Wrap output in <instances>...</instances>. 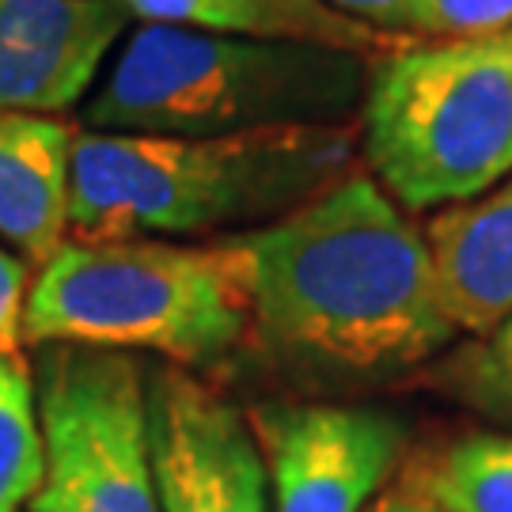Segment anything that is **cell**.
<instances>
[{"label":"cell","instance_id":"obj_1","mask_svg":"<svg viewBox=\"0 0 512 512\" xmlns=\"http://www.w3.org/2000/svg\"><path fill=\"white\" fill-rule=\"evenodd\" d=\"M258 334L304 365L391 372L456 338L421 232L368 175L224 239Z\"/></svg>","mask_w":512,"mask_h":512},{"label":"cell","instance_id":"obj_2","mask_svg":"<svg viewBox=\"0 0 512 512\" xmlns=\"http://www.w3.org/2000/svg\"><path fill=\"white\" fill-rule=\"evenodd\" d=\"M357 133L285 126L224 137L76 133L69 232L80 243L209 236L281 220L342 183Z\"/></svg>","mask_w":512,"mask_h":512},{"label":"cell","instance_id":"obj_3","mask_svg":"<svg viewBox=\"0 0 512 512\" xmlns=\"http://www.w3.org/2000/svg\"><path fill=\"white\" fill-rule=\"evenodd\" d=\"M372 61L289 38L141 23L84 107L99 133L224 137L285 126H349Z\"/></svg>","mask_w":512,"mask_h":512},{"label":"cell","instance_id":"obj_4","mask_svg":"<svg viewBox=\"0 0 512 512\" xmlns=\"http://www.w3.org/2000/svg\"><path fill=\"white\" fill-rule=\"evenodd\" d=\"M251 308L236 258L152 239L61 243L23 304V338L50 346L148 349L171 365H217L243 342Z\"/></svg>","mask_w":512,"mask_h":512},{"label":"cell","instance_id":"obj_5","mask_svg":"<svg viewBox=\"0 0 512 512\" xmlns=\"http://www.w3.org/2000/svg\"><path fill=\"white\" fill-rule=\"evenodd\" d=\"M365 160L410 209L471 202L512 171V69L486 38L372 61Z\"/></svg>","mask_w":512,"mask_h":512},{"label":"cell","instance_id":"obj_6","mask_svg":"<svg viewBox=\"0 0 512 512\" xmlns=\"http://www.w3.org/2000/svg\"><path fill=\"white\" fill-rule=\"evenodd\" d=\"M38 425L46 471L31 512H160L141 361L50 342L38 361Z\"/></svg>","mask_w":512,"mask_h":512},{"label":"cell","instance_id":"obj_7","mask_svg":"<svg viewBox=\"0 0 512 512\" xmlns=\"http://www.w3.org/2000/svg\"><path fill=\"white\" fill-rule=\"evenodd\" d=\"M160 512H270V475L247 414L183 368L145 376Z\"/></svg>","mask_w":512,"mask_h":512},{"label":"cell","instance_id":"obj_8","mask_svg":"<svg viewBox=\"0 0 512 512\" xmlns=\"http://www.w3.org/2000/svg\"><path fill=\"white\" fill-rule=\"evenodd\" d=\"M247 421L274 482V512H365L406 444L403 421L372 406L258 403Z\"/></svg>","mask_w":512,"mask_h":512},{"label":"cell","instance_id":"obj_9","mask_svg":"<svg viewBox=\"0 0 512 512\" xmlns=\"http://www.w3.org/2000/svg\"><path fill=\"white\" fill-rule=\"evenodd\" d=\"M126 0H0V110L54 114L92 88Z\"/></svg>","mask_w":512,"mask_h":512},{"label":"cell","instance_id":"obj_10","mask_svg":"<svg viewBox=\"0 0 512 512\" xmlns=\"http://www.w3.org/2000/svg\"><path fill=\"white\" fill-rule=\"evenodd\" d=\"M440 311L467 334L512 319V183L444 209L425 228Z\"/></svg>","mask_w":512,"mask_h":512},{"label":"cell","instance_id":"obj_11","mask_svg":"<svg viewBox=\"0 0 512 512\" xmlns=\"http://www.w3.org/2000/svg\"><path fill=\"white\" fill-rule=\"evenodd\" d=\"M73 145L61 118L0 110V239L31 262H50L69 232Z\"/></svg>","mask_w":512,"mask_h":512},{"label":"cell","instance_id":"obj_12","mask_svg":"<svg viewBox=\"0 0 512 512\" xmlns=\"http://www.w3.org/2000/svg\"><path fill=\"white\" fill-rule=\"evenodd\" d=\"M126 4L145 23H179V27H202L220 35L315 42V46L361 54L368 61H380L410 46V38L384 35L323 0H126Z\"/></svg>","mask_w":512,"mask_h":512},{"label":"cell","instance_id":"obj_13","mask_svg":"<svg viewBox=\"0 0 512 512\" xmlns=\"http://www.w3.org/2000/svg\"><path fill=\"white\" fill-rule=\"evenodd\" d=\"M444 512H512V440L467 437L406 475Z\"/></svg>","mask_w":512,"mask_h":512},{"label":"cell","instance_id":"obj_14","mask_svg":"<svg viewBox=\"0 0 512 512\" xmlns=\"http://www.w3.org/2000/svg\"><path fill=\"white\" fill-rule=\"evenodd\" d=\"M46 452L31 372L19 357H0V512H19L42 486Z\"/></svg>","mask_w":512,"mask_h":512},{"label":"cell","instance_id":"obj_15","mask_svg":"<svg viewBox=\"0 0 512 512\" xmlns=\"http://www.w3.org/2000/svg\"><path fill=\"white\" fill-rule=\"evenodd\" d=\"M437 387L475 414L512 429V319L482 342L456 349L437 372Z\"/></svg>","mask_w":512,"mask_h":512},{"label":"cell","instance_id":"obj_16","mask_svg":"<svg viewBox=\"0 0 512 512\" xmlns=\"http://www.w3.org/2000/svg\"><path fill=\"white\" fill-rule=\"evenodd\" d=\"M421 31L448 35L456 42H478L512 31V0H425Z\"/></svg>","mask_w":512,"mask_h":512},{"label":"cell","instance_id":"obj_17","mask_svg":"<svg viewBox=\"0 0 512 512\" xmlns=\"http://www.w3.org/2000/svg\"><path fill=\"white\" fill-rule=\"evenodd\" d=\"M330 8L346 12L349 19H361L368 27L384 31V35L395 38H410V42H421V4L425 0H323Z\"/></svg>","mask_w":512,"mask_h":512},{"label":"cell","instance_id":"obj_18","mask_svg":"<svg viewBox=\"0 0 512 512\" xmlns=\"http://www.w3.org/2000/svg\"><path fill=\"white\" fill-rule=\"evenodd\" d=\"M27 304V262L0 247V357H19Z\"/></svg>","mask_w":512,"mask_h":512},{"label":"cell","instance_id":"obj_19","mask_svg":"<svg viewBox=\"0 0 512 512\" xmlns=\"http://www.w3.org/2000/svg\"><path fill=\"white\" fill-rule=\"evenodd\" d=\"M365 512H444L437 501H429V497L421 494L418 486H395V490H387L384 497H376V501H368Z\"/></svg>","mask_w":512,"mask_h":512},{"label":"cell","instance_id":"obj_20","mask_svg":"<svg viewBox=\"0 0 512 512\" xmlns=\"http://www.w3.org/2000/svg\"><path fill=\"white\" fill-rule=\"evenodd\" d=\"M486 42H490L497 54L509 61V69H512V31H505V35H497V38H486Z\"/></svg>","mask_w":512,"mask_h":512}]
</instances>
